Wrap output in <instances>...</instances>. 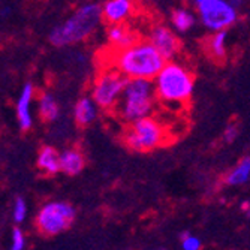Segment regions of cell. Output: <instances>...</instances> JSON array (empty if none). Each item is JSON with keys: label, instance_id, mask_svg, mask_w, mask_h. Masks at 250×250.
<instances>
[{"label": "cell", "instance_id": "cell-10", "mask_svg": "<svg viewBox=\"0 0 250 250\" xmlns=\"http://www.w3.org/2000/svg\"><path fill=\"white\" fill-rule=\"evenodd\" d=\"M38 99L36 88L32 83H26L22 85L15 104V116L17 123L21 130H30L33 127V104Z\"/></svg>", "mask_w": 250, "mask_h": 250}, {"label": "cell", "instance_id": "cell-19", "mask_svg": "<svg viewBox=\"0 0 250 250\" xmlns=\"http://www.w3.org/2000/svg\"><path fill=\"white\" fill-rule=\"evenodd\" d=\"M250 180V156H244L225 175V185L231 188H238L246 185Z\"/></svg>", "mask_w": 250, "mask_h": 250}, {"label": "cell", "instance_id": "cell-5", "mask_svg": "<svg viewBox=\"0 0 250 250\" xmlns=\"http://www.w3.org/2000/svg\"><path fill=\"white\" fill-rule=\"evenodd\" d=\"M196 12L198 22L208 30L222 32L237 24L243 0H189Z\"/></svg>", "mask_w": 250, "mask_h": 250}, {"label": "cell", "instance_id": "cell-24", "mask_svg": "<svg viewBox=\"0 0 250 250\" xmlns=\"http://www.w3.org/2000/svg\"><path fill=\"white\" fill-rule=\"evenodd\" d=\"M241 210L246 213L247 217H250V202L249 201H243L241 202Z\"/></svg>", "mask_w": 250, "mask_h": 250}, {"label": "cell", "instance_id": "cell-17", "mask_svg": "<svg viewBox=\"0 0 250 250\" xmlns=\"http://www.w3.org/2000/svg\"><path fill=\"white\" fill-rule=\"evenodd\" d=\"M206 53L214 62H223L228 57V30L213 32L206 41Z\"/></svg>", "mask_w": 250, "mask_h": 250}, {"label": "cell", "instance_id": "cell-20", "mask_svg": "<svg viewBox=\"0 0 250 250\" xmlns=\"http://www.w3.org/2000/svg\"><path fill=\"white\" fill-rule=\"evenodd\" d=\"M180 243L183 250H201L202 249V241L196 235L190 234L189 231L180 234Z\"/></svg>", "mask_w": 250, "mask_h": 250}, {"label": "cell", "instance_id": "cell-22", "mask_svg": "<svg viewBox=\"0 0 250 250\" xmlns=\"http://www.w3.org/2000/svg\"><path fill=\"white\" fill-rule=\"evenodd\" d=\"M26 247V237L21 229L15 228L11 234V250H24Z\"/></svg>", "mask_w": 250, "mask_h": 250}, {"label": "cell", "instance_id": "cell-18", "mask_svg": "<svg viewBox=\"0 0 250 250\" xmlns=\"http://www.w3.org/2000/svg\"><path fill=\"white\" fill-rule=\"evenodd\" d=\"M62 172L66 175H78L85 168V156L80 148L71 147L60 151Z\"/></svg>", "mask_w": 250, "mask_h": 250}, {"label": "cell", "instance_id": "cell-2", "mask_svg": "<svg viewBox=\"0 0 250 250\" xmlns=\"http://www.w3.org/2000/svg\"><path fill=\"white\" fill-rule=\"evenodd\" d=\"M102 9L96 3H83L69 17L54 26L48 41L57 48L72 47L92 38L102 24Z\"/></svg>", "mask_w": 250, "mask_h": 250}, {"label": "cell", "instance_id": "cell-13", "mask_svg": "<svg viewBox=\"0 0 250 250\" xmlns=\"http://www.w3.org/2000/svg\"><path fill=\"white\" fill-rule=\"evenodd\" d=\"M105 38H106V42L109 43V47L112 48V51L127 48L135 41H138V36H136V33L127 24L108 26L105 32Z\"/></svg>", "mask_w": 250, "mask_h": 250}, {"label": "cell", "instance_id": "cell-3", "mask_svg": "<svg viewBox=\"0 0 250 250\" xmlns=\"http://www.w3.org/2000/svg\"><path fill=\"white\" fill-rule=\"evenodd\" d=\"M157 101L169 108H180L190 102L195 92V77L178 60H168L153 80Z\"/></svg>", "mask_w": 250, "mask_h": 250}, {"label": "cell", "instance_id": "cell-15", "mask_svg": "<svg viewBox=\"0 0 250 250\" xmlns=\"http://www.w3.org/2000/svg\"><path fill=\"white\" fill-rule=\"evenodd\" d=\"M36 108H38V116L45 123L56 122L62 114V108L57 98L50 92H43L38 96Z\"/></svg>", "mask_w": 250, "mask_h": 250}, {"label": "cell", "instance_id": "cell-1", "mask_svg": "<svg viewBox=\"0 0 250 250\" xmlns=\"http://www.w3.org/2000/svg\"><path fill=\"white\" fill-rule=\"evenodd\" d=\"M167 62L148 39L135 41L127 48L117 50L111 56V64L127 80L153 81Z\"/></svg>", "mask_w": 250, "mask_h": 250}, {"label": "cell", "instance_id": "cell-21", "mask_svg": "<svg viewBox=\"0 0 250 250\" xmlns=\"http://www.w3.org/2000/svg\"><path fill=\"white\" fill-rule=\"evenodd\" d=\"M12 217L15 223H22L27 217V204L22 198H17L12 207Z\"/></svg>", "mask_w": 250, "mask_h": 250}, {"label": "cell", "instance_id": "cell-23", "mask_svg": "<svg viewBox=\"0 0 250 250\" xmlns=\"http://www.w3.org/2000/svg\"><path fill=\"white\" fill-rule=\"evenodd\" d=\"M238 135H240L238 125L237 123H229L228 126H226L225 132H223V140H225V143L231 144V143H234L238 138Z\"/></svg>", "mask_w": 250, "mask_h": 250}, {"label": "cell", "instance_id": "cell-9", "mask_svg": "<svg viewBox=\"0 0 250 250\" xmlns=\"http://www.w3.org/2000/svg\"><path fill=\"white\" fill-rule=\"evenodd\" d=\"M147 39L154 45L167 60H174L181 50V42L177 35V32L167 24H154L150 27Z\"/></svg>", "mask_w": 250, "mask_h": 250}, {"label": "cell", "instance_id": "cell-14", "mask_svg": "<svg viewBox=\"0 0 250 250\" xmlns=\"http://www.w3.org/2000/svg\"><path fill=\"white\" fill-rule=\"evenodd\" d=\"M36 165L45 175H56L62 172L60 165V151L53 146H43L36 157Z\"/></svg>", "mask_w": 250, "mask_h": 250}, {"label": "cell", "instance_id": "cell-6", "mask_svg": "<svg viewBox=\"0 0 250 250\" xmlns=\"http://www.w3.org/2000/svg\"><path fill=\"white\" fill-rule=\"evenodd\" d=\"M168 130L164 123L154 116L144 117L130 123L125 133V146L136 153H147L164 147L168 143Z\"/></svg>", "mask_w": 250, "mask_h": 250}, {"label": "cell", "instance_id": "cell-4", "mask_svg": "<svg viewBox=\"0 0 250 250\" xmlns=\"http://www.w3.org/2000/svg\"><path fill=\"white\" fill-rule=\"evenodd\" d=\"M157 102L154 84L148 80H127L123 96L117 106L120 119L130 125L136 120L153 116Z\"/></svg>", "mask_w": 250, "mask_h": 250}, {"label": "cell", "instance_id": "cell-12", "mask_svg": "<svg viewBox=\"0 0 250 250\" xmlns=\"http://www.w3.org/2000/svg\"><path fill=\"white\" fill-rule=\"evenodd\" d=\"M99 105L95 102L92 96H83L80 98L75 105H74V120L78 126L87 127L90 125H93L99 116Z\"/></svg>", "mask_w": 250, "mask_h": 250}, {"label": "cell", "instance_id": "cell-7", "mask_svg": "<svg viewBox=\"0 0 250 250\" xmlns=\"http://www.w3.org/2000/svg\"><path fill=\"white\" fill-rule=\"evenodd\" d=\"M126 83L127 78L117 67H114L112 64L105 66L95 77L92 87H90V96L95 99L101 109H117L125 92Z\"/></svg>", "mask_w": 250, "mask_h": 250}, {"label": "cell", "instance_id": "cell-16", "mask_svg": "<svg viewBox=\"0 0 250 250\" xmlns=\"http://www.w3.org/2000/svg\"><path fill=\"white\" fill-rule=\"evenodd\" d=\"M196 22H198V17L193 8L180 6L175 8L169 15V24L177 33H188L193 30Z\"/></svg>", "mask_w": 250, "mask_h": 250}, {"label": "cell", "instance_id": "cell-8", "mask_svg": "<svg viewBox=\"0 0 250 250\" xmlns=\"http://www.w3.org/2000/svg\"><path fill=\"white\" fill-rule=\"evenodd\" d=\"M77 217L75 208L66 201H50L39 208L35 225L42 235L54 237L71 228Z\"/></svg>", "mask_w": 250, "mask_h": 250}, {"label": "cell", "instance_id": "cell-11", "mask_svg": "<svg viewBox=\"0 0 250 250\" xmlns=\"http://www.w3.org/2000/svg\"><path fill=\"white\" fill-rule=\"evenodd\" d=\"M102 9V18L108 26L126 24L136 12L135 0H105Z\"/></svg>", "mask_w": 250, "mask_h": 250}, {"label": "cell", "instance_id": "cell-25", "mask_svg": "<svg viewBox=\"0 0 250 250\" xmlns=\"http://www.w3.org/2000/svg\"><path fill=\"white\" fill-rule=\"evenodd\" d=\"M157 250H167V249H157Z\"/></svg>", "mask_w": 250, "mask_h": 250}]
</instances>
